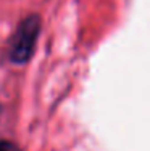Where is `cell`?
I'll return each mask as SVG.
<instances>
[{"instance_id":"7a4b0ae2","label":"cell","mask_w":150,"mask_h":151,"mask_svg":"<svg viewBox=\"0 0 150 151\" xmlns=\"http://www.w3.org/2000/svg\"><path fill=\"white\" fill-rule=\"evenodd\" d=\"M0 151H21V150L8 140H0Z\"/></svg>"},{"instance_id":"6da1fadb","label":"cell","mask_w":150,"mask_h":151,"mask_svg":"<svg viewBox=\"0 0 150 151\" xmlns=\"http://www.w3.org/2000/svg\"><path fill=\"white\" fill-rule=\"evenodd\" d=\"M39 32H41V19L37 15H31L21 21L10 44V60L13 63L24 64L33 56Z\"/></svg>"}]
</instances>
